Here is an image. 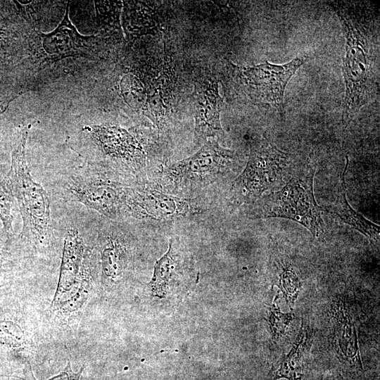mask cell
I'll return each mask as SVG.
<instances>
[{
    "label": "cell",
    "mask_w": 380,
    "mask_h": 380,
    "mask_svg": "<svg viewBox=\"0 0 380 380\" xmlns=\"http://www.w3.org/2000/svg\"><path fill=\"white\" fill-rule=\"evenodd\" d=\"M329 5L339 18L346 38L342 110L343 120L348 122L372 99L376 88L370 29L354 4L333 1Z\"/></svg>",
    "instance_id": "cell-1"
},
{
    "label": "cell",
    "mask_w": 380,
    "mask_h": 380,
    "mask_svg": "<svg viewBox=\"0 0 380 380\" xmlns=\"http://www.w3.org/2000/svg\"><path fill=\"white\" fill-rule=\"evenodd\" d=\"M31 125L24 126L13 149L8 175L11 194L23 220L22 235L37 243H48L52 235L50 203L46 191L36 182L26 162L25 146Z\"/></svg>",
    "instance_id": "cell-2"
},
{
    "label": "cell",
    "mask_w": 380,
    "mask_h": 380,
    "mask_svg": "<svg viewBox=\"0 0 380 380\" xmlns=\"http://www.w3.org/2000/svg\"><path fill=\"white\" fill-rule=\"evenodd\" d=\"M315 173L311 166L294 170L281 189L258 201L253 210L255 215L290 219L307 228L315 237L319 236L324 232L323 210L314 195Z\"/></svg>",
    "instance_id": "cell-3"
},
{
    "label": "cell",
    "mask_w": 380,
    "mask_h": 380,
    "mask_svg": "<svg viewBox=\"0 0 380 380\" xmlns=\"http://www.w3.org/2000/svg\"><path fill=\"white\" fill-rule=\"evenodd\" d=\"M293 170L288 154L263 136L252 145L245 169L233 182L232 199L236 204L254 202L284 185Z\"/></svg>",
    "instance_id": "cell-4"
},
{
    "label": "cell",
    "mask_w": 380,
    "mask_h": 380,
    "mask_svg": "<svg viewBox=\"0 0 380 380\" xmlns=\"http://www.w3.org/2000/svg\"><path fill=\"white\" fill-rule=\"evenodd\" d=\"M309 59V56H301L284 64L266 61L251 67L236 68V70L248 96L254 103L274 109L284 117V97L288 82Z\"/></svg>",
    "instance_id": "cell-5"
},
{
    "label": "cell",
    "mask_w": 380,
    "mask_h": 380,
    "mask_svg": "<svg viewBox=\"0 0 380 380\" xmlns=\"http://www.w3.org/2000/svg\"><path fill=\"white\" fill-rule=\"evenodd\" d=\"M70 198L108 217H115L124 191L115 184L87 174L73 175L67 184Z\"/></svg>",
    "instance_id": "cell-6"
},
{
    "label": "cell",
    "mask_w": 380,
    "mask_h": 380,
    "mask_svg": "<svg viewBox=\"0 0 380 380\" xmlns=\"http://www.w3.org/2000/svg\"><path fill=\"white\" fill-rule=\"evenodd\" d=\"M122 203L134 216L163 219L185 215L189 204L180 198L158 191L127 189Z\"/></svg>",
    "instance_id": "cell-7"
},
{
    "label": "cell",
    "mask_w": 380,
    "mask_h": 380,
    "mask_svg": "<svg viewBox=\"0 0 380 380\" xmlns=\"http://www.w3.org/2000/svg\"><path fill=\"white\" fill-rule=\"evenodd\" d=\"M234 156L233 151L208 141L194 155L175 163L170 169L172 175L179 178H214L231 167Z\"/></svg>",
    "instance_id": "cell-8"
},
{
    "label": "cell",
    "mask_w": 380,
    "mask_h": 380,
    "mask_svg": "<svg viewBox=\"0 0 380 380\" xmlns=\"http://www.w3.org/2000/svg\"><path fill=\"white\" fill-rule=\"evenodd\" d=\"M194 94L196 132L205 137L223 134L220 119L223 99L219 94L217 82L208 80L199 83Z\"/></svg>",
    "instance_id": "cell-9"
},
{
    "label": "cell",
    "mask_w": 380,
    "mask_h": 380,
    "mask_svg": "<svg viewBox=\"0 0 380 380\" xmlns=\"http://www.w3.org/2000/svg\"><path fill=\"white\" fill-rule=\"evenodd\" d=\"M68 6L58 26L51 32L42 34L44 51L53 58L89 56V39L78 33L68 17Z\"/></svg>",
    "instance_id": "cell-10"
},
{
    "label": "cell",
    "mask_w": 380,
    "mask_h": 380,
    "mask_svg": "<svg viewBox=\"0 0 380 380\" xmlns=\"http://www.w3.org/2000/svg\"><path fill=\"white\" fill-rule=\"evenodd\" d=\"M333 306L334 344L338 357L350 369L362 370L357 339L353 322L343 301L336 300Z\"/></svg>",
    "instance_id": "cell-11"
},
{
    "label": "cell",
    "mask_w": 380,
    "mask_h": 380,
    "mask_svg": "<svg viewBox=\"0 0 380 380\" xmlns=\"http://www.w3.org/2000/svg\"><path fill=\"white\" fill-rule=\"evenodd\" d=\"M90 131L106 155L126 160H137L144 154L138 141L125 129L116 126H93Z\"/></svg>",
    "instance_id": "cell-12"
},
{
    "label": "cell",
    "mask_w": 380,
    "mask_h": 380,
    "mask_svg": "<svg viewBox=\"0 0 380 380\" xmlns=\"http://www.w3.org/2000/svg\"><path fill=\"white\" fill-rule=\"evenodd\" d=\"M346 163L342 172L335 200L331 204L324 206L323 211H327L337 215L345 223L353 227L360 232L373 239H379L380 228L379 225L365 218L362 214L354 210L346 198L345 173L348 165Z\"/></svg>",
    "instance_id": "cell-13"
},
{
    "label": "cell",
    "mask_w": 380,
    "mask_h": 380,
    "mask_svg": "<svg viewBox=\"0 0 380 380\" xmlns=\"http://www.w3.org/2000/svg\"><path fill=\"white\" fill-rule=\"evenodd\" d=\"M310 334L303 322L289 352L274 366L268 380H305V354L310 346Z\"/></svg>",
    "instance_id": "cell-14"
},
{
    "label": "cell",
    "mask_w": 380,
    "mask_h": 380,
    "mask_svg": "<svg viewBox=\"0 0 380 380\" xmlns=\"http://www.w3.org/2000/svg\"><path fill=\"white\" fill-rule=\"evenodd\" d=\"M172 242L167 252L156 262L153 278L149 284L156 296L162 297L169 289V284L175 274L176 261Z\"/></svg>",
    "instance_id": "cell-15"
},
{
    "label": "cell",
    "mask_w": 380,
    "mask_h": 380,
    "mask_svg": "<svg viewBox=\"0 0 380 380\" xmlns=\"http://www.w3.org/2000/svg\"><path fill=\"white\" fill-rule=\"evenodd\" d=\"M279 294L276 296L268 308V318L270 331L273 338L277 341L285 333L286 329L293 318L292 313L282 312L277 303Z\"/></svg>",
    "instance_id": "cell-16"
},
{
    "label": "cell",
    "mask_w": 380,
    "mask_h": 380,
    "mask_svg": "<svg viewBox=\"0 0 380 380\" xmlns=\"http://www.w3.org/2000/svg\"><path fill=\"white\" fill-rule=\"evenodd\" d=\"M103 271L108 276L117 274L122 267L121 249L118 243L108 239L102 254Z\"/></svg>",
    "instance_id": "cell-17"
},
{
    "label": "cell",
    "mask_w": 380,
    "mask_h": 380,
    "mask_svg": "<svg viewBox=\"0 0 380 380\" xmlns=\"http://www.w3.org/2000/svg\"><path fill=\"white\" fill-rule=\"evenodd\" d=\"M279 287L283 292L286 302L291 308L296 299L300 284L294 272L289 268L283 269L279 275Z\"/></svg>",
    "instance_id": "cell-18"
},
{
    "label": "cell",
    "mask_w": 380,
    "mask_h": 380,
    "mask_svg": "<svg viewBox=\"0 0 380 380\" xmlns=\"http://www.w3.org/2000/svg\"><path fill=\"white\" fill-rule=\"evenodd\" d=\"M13 201L11 193L0 182V220L6 236H11L13 230L12 223L13 216L12 214Z\"/></svg>",
    "instance_id": "cell-19"
},
{
    "label": "cell",
    "mask_w": 380,
    "mask_h": 380,
    "mask_svg": "<svg viewBox=\"0 0 380 380\" xmlns=\"http://www.w3.org/2000/svg\"><path fill=\"white\" fill-rule=\"evenodd\" d=\"M8 240L0 239V286L5 279L9 278L11 270V255L8 249Z\"/></svg>",
    "instance_id": "cell-20"
},
{
    "label": "cell",
    "mask_w": 380,
    "mask_h": 380,
    "mask_svg": "<svg viewBox=\"0 0 380 380\" xmlns=\"http://www.w3.org/2000/svg\"><path fill=\"white\" fill-rule=\"evenodd\" d=\"M83 369L84 367H82L78 372H74L71 367V362L69 361L65 369L61 373L49 380H80ZM24 374L27 380H37L32 373L30 363L25 367Z\"/></svg>",
    "instance_id": "cell-21"
},
{
    "label": "cell",
    "mask_w": 380,
    "mask_h": 380,
    "mask_svg": "<svg viewBox=\"0 0 380 380\" xmlns=\"http://www.w3.org/2000/svg\"><path fill=\"white\" fill-rule=\"evenodd\" d=\"M336 380H339V379H336Z\"/></svg>",
    "instance_id": "cell-22"
}]
</instances>
